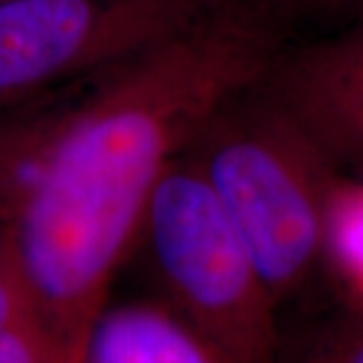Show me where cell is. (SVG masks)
Here are the masks:
<instances>
[{
  "mask_svg": "<svg viewBox=\"0 0 363 363\" xmlns=\"http://www.w3.org/2000/svg\"><path fill=\"white\" fill-rule=\"evenodd\" d=\"M0 233H2V164H0Z\"/></svg>",
  "mask_w": 363,
  "mask_h": 363,
  "instance_id": "8fae6325",
  "label": "cell"
},
{
  "mask_svg": "<svg viewBox=\"0 0 363 363\" xmlns=\"http://www.w3.org/2000/svg\"><path fill=\"white\" fill-rule=\"evenodd\" d=\"M259 83L339 176L363 180V11L331 37L283 47Z\"/></svg>",
  "mask_w": 363,
  "mask_h": 363,
  "instance_id": "5b68a950",
  "label": "cell"
},
{
  "mask_svg": "<svg viewBox=\"0 0 363 363\" xmlns=\"http://www.w3.org/2000/svg\"><path fill=\"white\" fill-rule=\"evenodd\" d=\"M0 2H4V0H0Z\"/></svg>",
  "mask_w": 363,
  "mask_h": 363,
  "instance_id": "7c38bea8",
  "label": "cell"
},
{
  "mask_svg": "<svg viewBox=\"0 0 363 363\" xmlns=\"http://www.w3.org/2000/svg\"><path fill=\"white\" fill-rule=\"evenodd\" d=\"M297 363H363V307L351 305L350 313L325 329Z\"/></svg>",
  "mask_w": 363,
  "mask_h": 363,
  "instance_id": "9c48e42d",
  "label": "cell"
},
{
  "mask_svg": "<svg viewBox=\"0 0 363 363\" xmlns=\"http://www.w3.org/2000/svg\"><path fill=\"white\" fill-rule=\"evenodd\" d=\"M295 6L311 11H350L357 14L363 11V0H291Z\"/></svg>",
  "mask_w": 363,
  "mask_h": 363,
  "instance_id": "30bf717a",
  "label": "cell"
},
{
  "mask_svg": "<svg viewBox=\"0 0 363 363\" xmlns=\"http://www.w3.org/2000/svg\"><path fill=\"white\" fill-rule=\"evenodd\" d=\"M220 0H4L0 109L97 79L168 40Z\"/></svg>",
  "mask_w": 363,
  "mask_h": 363,
  "instance_id": "277c9868",
  "label": "cell"
},
{
  "mask_svg": "<svg viewBox=\"0 0 363 363\" xmlns=\"http://www.w3.org/2000/svg\"><path fill=\"white\" fill-rule=\"evenodd\" d=\"M138 247L162 301L233 363H279L277 301L247 242L182 154L145 210Z\"/></svg>",
  "mask_w": 363,
  "mask_h": 363,
  "instance_id": "3957f363",
  "label": "cell"
},
{
  "mask_svg": "<svg viewBox=\"0 0 363 363\" xmlns=\"http://www.w3.org/2000/svg\"><path fill=\"white\" fill-rule=\"evenodd\" d=\"M259 81L208 117L184 156L220 202L281 305L325 264L329 212L343 176Z\"/></svg>",
  "mask_w": 363,
  "mask_h": 363,
  "instance_id": "7a4b0ae2",
  "label": "cell"
},
{
  "mask_svg": "<svg viewBox=\"0 0 363 363\" xmlns=\"http://www.w3.org/2000/svg\"><path fill=\"white\" fill-rule=\"evenodd\" d=\"M69 363H233L162 298L107 303Z\"/></svg>",
  "mask_w": 363,
  "mask_h": 363,
  "instance_id": "8992f818",
  "label": "cell"
},
{
  "mask_svg": "<svg viewBox=\"0 0 363 363\" xmlns=\"http://www.w3.org/2000/svg\"><path fill=\"white\" fill-rule=\"evenodd\" d=\"M283 47L279 4L220 0L77 104L0 123L2 234L69 359L138 248L164 174Z\"/></svg>",
  "mask_w": 363,
  "mask_h": 363,
  "instance_id": "6da1fadb",
  "label": "cell"
},
{
  "mask_svg": "<svg viewBox=\"0 0 363 363\" xmlns=\"http://www.w3.org/2000/svg\"><path fill=\"white\" fill-rule=\"evenodd\" d=\"M33 291L0 233V363H67Z\"/></svg>",
  "mask_w": 363,
  "mask_h": 363,
  "instance_id": "52a82bcc",
  "label": "cell"
},
{
  "mask_svg": "<svg viewBox=\"0 0 363 363\" xmlns=\"http://www.w3.org/2000/svg\"><path fill=\"white\" fill-rule=\"evenodd\" d=\"M325 264L337 274L351 305L363 307V180L341 178L335 188Z\"/></svg>",
  "mask_w": 363,
  "mask_h": 363,
  "instance_id": "ba28073f",
  "label": "cell"
}]
</instances>
